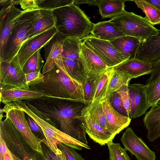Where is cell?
I'll return each instance as SVG.
<instances>
[{
  "mask_svg": "<svg viewBox=\"0 0 160 160\" xmlns=\"http://www.w3.org/2000/svg\"><path fill=\"white\" fill-rule=\"evenodd\" d=\"M63 36L57 32L51 39L44 47L46 62L42 68L43 74L50 71L55 65V61L61 54Z\"/></svg>",
  "mask_w": 160,
  "mask_h": 160,
  "instance_id": "19",
  "label": "cell"
},
{
  "mask_svg": "<svg viewBox=\"0 0 160 160\" xmlns=\"http://www.w3.org/2000/svg\"><path fill=\"white\" fill-rule=\"evenodd\" d=\"M108 160H110L109 159Z\"/></svg>",
  "mask_w": 160,
  "mask_h": 160,
  "instance_id": "53",
  "label": "cell"
},
{
  "mask_svg": "<svg viewBox=\"0 0 160 160\" xmlns=\"http://www.w3.org/2000/svg\"><path fill=\"white\" fill-rule=\"evenodd\" d=\"M4 160H22L13 154L8 148Z\"/></svg>",
  "mask_w": 160,
  "mask_h": 160,
  "instance_id": "49",
  "label": "cell"
},
{
  "mask_svg": "<svg viewBox=\"0 0 160 160\" xmlns=\"http://www.w3.org/2000/svg\"><path fill=\"white\" fill-rule=\"evenodd\" d=\"M160 11V0H145Z\"/></svg>",
  "mask_w": 160,
  "mask_h": 160,
  "instance_id": "50",
  "label": "cell"
},
{
  "mask_svg": "<svg viewBox=\"0 0 160 160\" xmlns=\"http://www.w3.org/2000/svg\"><path fill=\"white\" fill-rule=\"evenodd\" d=\"M44 75L41 72H34L25 74L27 84L30 86L42 82Z\"/></svg>",
  "mask_w": 160,
  "mask_h": 160,
  "instance_id": "42",
  "label": "cell"
},
{
  "mask_svg": "<svg viewBox=\"0 0 160 160\" xmlns=\"http://www.w3.org/2000/svg\"><path fill=\"white\" fill-rule=\"evenodd\" d=\"M57 32L56 27L54 26L26 41L23 44L17 54L22 68L28 59L37 51L44 47Z\"/></svg>",
  "mask_w": 160,
  "mask_h": 160,
  "instance_id": "13",
  "label": "cell"
},
{
  "mask_svg": "<svg viewBox=\"0 0 160 160\" xmlns=\"http://www.w3.org/2000/svg\"><path fill=\"white\" fill-rule=\"evenodd\" d=\"M0 85L30 89L17 54L10 61L0 60Z\"/></svg>",
  "mask_w": 160,
  "mask_h": 160,
  "instance_id": "10",
  "label": "cell"
},
{
  "mask_svg": "<svg viewBox=\"0 0 160 160\" xmlns=\"http://www.w3.org/2000/svg\"><path fill=\"white\" fill-rule=\"evenodd\" d=\"M136 58L152 64L160 58V30L142 43Z\"/></svg>",
  "mask_w": 160,
  "mask_h": 160,
  "instance_id": "22",
  "label": "cell"
},
{
  "mask_svg": "<svg viewBox=\"0 0 160 160\" xmlns=\"http://www.w3.org/2000/svg\"><path fill=\"white\" fill-rule=\"evenodd\" d=\"M110 42L117 50L129 59L136 58L142 43L137 38L128 36L120 37Z\"/></svg>",
  "mask_w": 160,
  "mask_h": 160,
  "instance_id": "24",
  "label": "cell"
},
{
  "mask_svg": "<svg viewBox=\"0 0 160 160\" xmlns=\"http://www.w3.org/2000/svg\"><path fill=\"white\" fill-rule=\"evenodd\" d=\"M94 80H87L83 84V92L84 104H89L93 98V81Z\"/></svg>",
  "mask_w": 160,
  "mask_h": 160,
  "instance_id": "40",
  "label": "cell"
},
{
  "mask_svg": "<svg viewBox=\"0 0 160 160\" xmlns=\"http://www.w3.org/2000/svg\"><path fill=\"white\" fill-rule=\"evenodd\" d=\"M101 1L102 0H74V3L76 5L87 4L89 5H95L98 6Z\"/></svg>",
  "mask_w": 160,
  "mask_h": 160,
  "instance_id": "48",
  "label": "cell"
},
{
  "mask_svg": "<svg viewBox=\"0 0 160 160\" xmlns=\"http://www.w3.org/2000/svg\"><path fill=\"white\" fill-rule=\"evenodd\" d=\"M100 101L106 118L108 131L116 136L129 126L131 118L117 112L112 107L108 98Z\"/></svg>",
  "mask_w": 160,
  "mask_h": 160,
  "instance_id": "16",
  "label": "cell"
},
{
  "mask_svg": "<svg viewBox=\"0 0 160 160\" xmlns=\"http://www.w3.org/2000/svg\"><path fill=\"white\" fill-rule=\"evenodd\" d=\"M82 43L98 56L109 68L115 67L129 59L118 51L110 41L89 36L81 40Z\"/></svg>",
  "mask_w": 160,
  "mask_h": 160,
  "instance_id": "8",
  "label": "cell"
},
{
  "mask_svg": "<svg viewBox=\"0 0 160 160\" xmlns=\"http://www.w3.org/2000/svg\"><path fill=\"white\" fill-rule=\"evenodd\" d=\"M82 43L77 37H68L63 39L62 56L66 58L78 60L82 50Z\"/></svg>",
  "mask_w": 160,
  "mask_h": 160,
  "instance_id": "29",
  "label": "cell"
},
{
  "mask_svg": "<svg viewBox=\"0 0 160 160\" xmlns=\"http://www.w3.org/2000/svg\"><path fill=\"white\" fill-rule=\"evenodd\" d=\"M38 10L27 11L17 19L0 52V60L11 61L18 54L23 44L27 40L28 33L32 27Z\"/></svg>",
  "mask_w": 160,
  "mask_h": 160,
  "instance_id": "5",
  "label": "cell"
},
{
  "mask_svg": "<svg viewBox=\"0 0 160 160\" xmlns=\"http://www.w3.org/2000/svg\"><path fill=\"white\" fill-rule=\"evenodd\" d=\"M152 64L153 71L147 81V84H150L160 77V58Z\"/></svg>",
  "mask_w": 160,
  "mask_h": 160,
  "instance_id": "43",
  "label": "cell"
},
{
  "mask_svg": "<svg viewBox=\"0 0 160 160\" xmlns=\"http://www.w3.org/2000/svg\"><path fill=\"white\" fill-rule=\"evenodd\" d=\"M90 33L95 38L108 41L126 36L109 20L94 24Z\"/></svg>",
  "mask_w": 160,
  "mask_h": 160,
  "instance_id": "25",
  "label": "cell"
},
{
  "mask_svg": "<svg viewBox=\"0 0 160 160\" xmlns=\"http://www.w3.org/2000/svg\"><path fill=\"white\" fill-rule=\"evenodd\" d=\"M114 68L126 72L132 78L151 74L153 71L152 63L136 58L127 60Z\"/></svg>",
  "mask_w": 160,
  "mask_h": 160,
  "instance_id": "20",
  "label": "cell"
},
{
  "mask_svg": "<svg viewBox=\"0 0 160 160\" xmlns=\"http://www.w3.org/2000/svg\"><path fill=\"white\" fill-rule=\"evenodd\" d=\"M132 79V78L126 72L115 69L114 74L111 79L108 88L100 100H103L112 93L116 92L124 85L129 83Z\"/></svg>",
  "mask_w": 160,
  "mask_h": 160,
  "instance_id": "30",
  "label": "cell"
},
{
  "mask_svg": "<svg viewBox=\"0 0 160 160\" xmlns=\"http://www.w3.org/2000/svg\"><path fill=\"white\" fill-rule=\"evenodd\" d=\"M79 69L87 80H94L109 68L92 50L82 43L78 60Z\"/></svg>",
  "mask_w": 160,
  "mask_h": 160,
  "instance_id": "11",
  "label": "cell"
},
{
  "mask_svg": "<svg viewBox=\"0 0 160 160\" xmlns=\"http://www.w3.org/2000/svg\"><path fill=\"white\" fill-rule=\"evenodd\" d=\"M158 104H159V105H160V100L159 101V102H158Z\"/></svg>",
  "mask_w": 160,
  "mask_h": 160,
  "instance_id": "52",
  "label": "cell"
},
{
  "mask_svg": "<svg viewBox=\"0 0 160 160\" xmlns=\"http://www.w3.org/2000/svg\"><path fill=\"white\" fill-rule=\"evenodd\" d=\"M58 147L62 152L67 160H85L82 155L76 151L75 149L66 146L62 143L59 144Z\"/></svg>",
  "mask_w": 160,
  "mask_h": 160,
  "instance_id": "39",
  "label": "cell"
},
{
  "mask_svg": "<svg viewBox=\"0 0 160 160\" xmlns=\"http://www.w3.org/2000/svg\"><path fill=\"white\" fill-rule=\"evenodd\" d=\"M114 67L109 68L93 81V98L92 102L100 100L105 94L114 72Z\"/></svg>",
  "mask_w": 160,
  "mask_h": 160,
  "instance_id": "28",
  "label": "cell"
},
{
  "mask_svg": "<svg viewBox=\"0 0 160 160\" xmlns=\"http://www.w3.org/2000/svg\"><path fill=\"white\" fill-rule=\"evenodd\" d=\"M106 98L108 99L112 106L117 112L123 115L128 117L121 98L116 92L112 93Z\"/></svg>",
  "mask_w": 160,
  "mask_h": 160,
  "instance_id": "38",
  "label": "cell"
},
{
  "mask_svg": "<svg viewBox=\"0 0 160 160\" xmlns=\"http://www.w3.org/2000/svg\"><path fill=\"white\" fill-rule=\"evenodd\" d=\"M81 114L88 115L102 128L108 131L106 118L100 100L95 101L85 106Z\"/></svg>",
  "mask_w": 160,
  "mask_h": 160,
  "instance_id": "26",
  "label": "cell"
},
{
  "mask_svg": "<svg viewBox=\"0 0 160 160\" xmlns=\"http://www.w3.org/2000/svg\"><path fill=\"white\" fill-rule=\"evenodd\" d=\"M109 21L126 36L137 38L142 43L157 34L160 30L144 18L126 10Z\"/></svg>",
  "mask_w": 160,
  "mask_h": 160,
  "instance_id": "6",
  "label": "cell"
},
{
  "mask_svg": "<svg viewBox=\"0 0 160 160\" xmlns=\"http://www.w3.org/2000/svg\"><path fill=\"white\" fill-rule=\"evenodd\" d=\"M79 118L86 133L95 142L102 146L114 138L115 135L103 129L88 115L81 114Z\"/></svg>",
  "mask_w": 160,
  "mask_h": 160,
  "instance_id": "18",
  "label": "cell"
},
{
  "mask_svg": "<svg viewBox=\"0 0 160 160\" xmlns=\"http://www.w3.org/2000/svg\"><path fill=\"white\" fill-rule=\"evenodd\" d=\"M109 152L110 160H131L127 152V150L118 143L112 141L107 144Z\"/></svg>",
  "mask_w": 160,
  "mask_h": 160,
  "instance_id": "35",
  "label": "cell"
},
{
  "mask_svg": "<svg viewBox=\"0 0 160 160\" xmlns=\"http://www.w3.org/2000/svg\"><path fill=\"white\" fill-rule=\"evenodd\" d=\"M46 96L41 92L31 89H22L0 85L1 102L5 105L14 102L31 100Z\"/></svg>",
  "mask_w": 160,
  "mask_h": 160,
  "instance_id": "17",
  "label": "cell"
},
{
  "mask_svg": "<svg viewBox=\"0 0 160 160\" xmlns=\"http://www.w3.org/2000/svg\"><path fill=\"white\" fill-rule=\"evenodd\" d=\"M0 135L9 150L22 160H34L36 152L28 144L7 117L0 121Z\"/></svg>",
  "mask_w": 160,
  "mask_h": 160,
  "instance_id": "7",
  "label": "cell"
},
{
  "mask_svg": "<svg viewBox=\"0 0 160 160\" xmlns=\"http://www.w3.org/2000/svg\"><path fill=\"white\" fill-rule=\"evenodd\" d=\"M62 57L64 66L68 74L83 84L87 79L83 76L79 69L78 60L69 59L62 56Z\"/></svg>",
  "mask_w": 160,
  "mask_h": 160,
  "instance_id": "32",
  "label": "cell"
},
{
  "mask_svg": "<svg viewBox=\"0 0 160 160\" xmlns=\"http://www.w3.org/2000/svg\"><path fill=\"white\" fill-rule=\"evenodd\" d=\"M29 146L35 151L43 154L42 140L33 133L25 117V113L20 109L5 105L2 109Z\"/></svg>",
  "mask_w": 160,
  "mask_h": 160,
  "instance_id": "9",
  "label": "cell"
},
{
  "mask_svg": "<svg viewBox=\"0 0 160 160\" xmlns=\"http://www.w3.org/2000/svg\"><path fill=\"white\" fill-rule=\"evenodd\" d=\"M27 120L30 129L33 133L34 132L36 134H41L44 136L41 127L32 118L27 114Z\"/></svg>",
  "mask_w": 160,
  "mask_h": 160,
  "instance_id": "45",
  "label": "cell"
},
{
  "mask_svg": "<svg viewBox=\"0 0 160 160\" xmlns=\"http://www.w3.org/2000/svg\"><path fill=\"white\" fill-rule=\"evenodd\" d=\"M55 26L52 10L39 9L31 28L28 33L27 40Z\"/></svg>",
  "mask_w": 160,
  "mask_h": 160,
  "instance_id": "21",
  "label": "cell"
},
{
  "mask_svg": "<svg viewBox=\"0 0 160 160\" xmlns=\"http://www.w3.org/2000/svg\"><path fill=\"white\" fill-rule=\"evenodd\" d=\"M45 145L42 146V150L43 154L48 160H67L64 153L59 148L57 154H55L46 145Z\"/></svg>",
  "mask_w": 160,
  "mask_h": 160,
  "instance_id": "41",
  "label": "cell"
},
{
  "mask_svg": "<svg viewBox=\"0 0 160 160\" xmlns=\"http://www.w3.org/2000/svg\"><path fill=\"white\" fill-rule=\"evenodd\" d=\"M121 140L125 148L138 160H155V152L136 134L131 128L126 129Z\"/></svg>",
  "mask_w": 160,
  "mask_h": 160,
  "instance_id": "12",
  "label": "cell"
},
{
  "mask_svg": "<svg viewBox=\"0 0 160 160\" xmlns=\"http://www.w3.org/2000/svg\"><path fill=\"white\" fill-rule=\"evenodd\" d=\"M123 0H102L98 6L102 18H113L121 14L125 10Z\"/></svg>",
  "mask_w": 160,
  "mask_h": 160,
  "instance_id": "27",
  "label": "cell"
},
{
  "mask_svg": "<svg viewBox=\"0 0 160 160\" xmlns=\"http://www.w3.org/2000/svg\"><path fill=\"white\" fill-rule=\"evenodd\" d=\"M28 11L20 10L12 5L6 8L0 9V52L10 34L17 19Z\"/></svg>",
  "mask_w": 160,
  "mask_h": 160,
  "instance_id": "15",
  "label": "cell"
},
{
  "mask_svg": "<svg viewBox=\"0 0 160 160\" xmlns=\"http://www.w3.org/2000/svg\"><path fill=\"white\" fill-rule=\"evenodd\" d=\"M55 26L64 38L77 37L82 40L89 36L94 23L74 3L52 10Z\"/></svg>",
  "mask_w": 160,
  "mask_h": 160,
  "instance_id": "3",
  "label": "cell"
},
{
  "mask_svg": "<svg viewBox=\"0 0 160 160\" xmlns=\"http://www.w3.org/2000/svg\"><path fill=\"white\" fill-rule=\"evenodd\" d=\"M34 160H48L44 154L36 152L35 154V158Z\"/></svg>",
  "mask_w": 160,
  "mask_h": 160,
  "instance_id": "51",
  "label": "cell"
},
{
  "mask_svg": "<svg viewBox=\"0 0 160 160\" xmlns=\"http://www.w3.org/2000/svg\"><path fill=\"white\" fill-rule=\"evenodd\" d=\"M8 149L3 139L0 135V160H4Z\"/></svg>",
  "mask_w": 160,
  "mask_h": 160,
  "instance_id": "47",
  "label": "cell"
},
{
  "mask_svg": "<svg viewBox=\"0 0 160 160\" xmlns=\"http://www.w3.org/2000/svg\"><path fill=\"white\" fill-rule=\"evenodd\" d=\"M19 4L24 11L39 9L37 0H21Z\"/></svg>",
  "mask_w": 160,
  "mask_h": 160,
  "instance_id": "44",
  "label": "cell"
},
{
  "mask_svg": "<svg viewBox=\"0 0 160 160\" xmlns=\"http://www.w3.org/2000/svg\"><path fill=\"white\" fill-rule=\"evenodd\" d=\"M146 89V85L140 83L132 84L128 86L132 102L129 117L131 119L142 116L151 107L147 98Z\"/></svg>",
  "mask_w": 160,
  "mask_h": 160,
  "instance_id": "14",
  "label": "cell"
},
{
  "mask_svg": "<svg viewBox=\"0 0 160 160\" xmlns=\"http://www.w3.org/2000/svg\"><path fill=\"white\" fill-rule=\"evenodd\" d=\"M25 101L48 115L59 130L88 145L86 132L79 118L86 106L84 103L48 96Z\"/></svg>",
  "mask_w": 160,
  "mask_h": 160,
  "instance_id": "1",
  "label": "cell"
},
{
  "mask_svg": "<svg viewBox=\"0 0 160 160\" xmlns=\"http://www.w3.org/2000/svg\"><path fill=\"white\" fill-rule=\"evenodd\" d=\"M137 7L145 13V19L154 26L160 25V11L145 0L134 1Z\"/></svg>",
  "mask_w": 160,
  "mask_h": 160,
  "instance_id": "31",
  "label": "cell"
},
{
  "mask_svg": "<svg viewBox=\"0 0 160 160\" xmlns=\"http://www.w3.org/2000/svg\"><path fill=\"white\" fill-rule=\"evenodd\" d=\"M21 0H1L0 1V9L7 8L10 6L19 4Z\"/></svg>",
  "mask_w": 160,
  "mask_h": 160,
  "instance_id": "46",
  "label": "cell"
},
{
  "mask_svg": "<svg viewBox=\"0 0 160 160\" xmlns=\"http://www.w3.org/2000/svg\"><path fill=\"white\" fill-rule=\"evenodd\" d=\"M40 52V50L37 51L26 62L22 68L25 74L32 72H40L44 61Z\"/></svg>",
  "mask_w": 160,
  "mask_h": 160,
  "instance_id": "33",
  "label": "cell"
},
{
  "mask_svg": "<svg viewBox=\"0 0 160 160\" xmlns=\"http://www.w3.org/2000/svg\"><path fill=\"white\" fill-rule=\"evenodd\" d=\"M143 119L144 126L147 130V138L151 142L160 137V105L151 107Z\"/></svg>",
  "mask_w": 160,
  "mask_h": 160,
  "instance_id": "23",
  "label": "cell"
},
{
  "mask_svg": "<svg viewBox=\"0 0 160 160\" xmlns=\"http://www.w3.org/2000/svg\"><path fill=\"white\" fill-rule=\"evenodd\" d=\"M56 65L44 74L42 81L30 86L31 90L46 95L84 103L83 84L71 77L64 66L61 54Z\"/></svg>",
  "mask_w": 160,
  "mask_h": 160,
  "instance_id": "2",
  "label": "cell"
},
{
  "mask_svg": "<svg viewBox=\"0 0 160 160\" xmlns=\"http://www.w3.org/2000/svg\"><path fill=\"white\" fill-rule=\"evenodd\" d=\"M39 9L52 10L69 5L74 2V0H37Z\"/></svg>",
  "mask_w": 160,
  "mask_h": 160,
  "instance_id": "36",
  "label": "cell"
},
{
  "mask_svg": "<svg viewBox=\"0 0 160 160\" xmlns=\"http://www.w3.org/2000/svg\"><path fill=\"white\" fill-rule=\"evenodd\" d=\"M8 105L21 109L36 122L41 127L45 137L42 139V142L55 154L59 149V143L79 150L82 148L90 149L88 145L78 141L38 117L27 106L25 101L14 102Z\"/></svg>",
  "mask_w": 160,
  "mask_h": 160,
  "instance_id": "4",
  "label": "cell"
},
{
  "mask_svg": "<svg viewBox=\"0 0 160 160\" xmlns=\"http://www.w3.org/2000/svg\"><path fill=\"white\" fill-rule=\"evenodd\" d=\"M128 85L129 83L124 85L116 92L120 96L127 116L129 117L131 108L132 102L128 92Z\"/></svg>",
  "mask_w": 160,
  "mask_h": 160,
  "instance_id": "37",
  "label": "cell"
},
{
  "mask_svg": "<svg viewBox=\"0 0 160 160\" xmlns=\"http://www.w3.org/2000/svg\"><path fill=\"white\" fill-rule=\"evenodd\" d=\"M146 85V93L151 107L158 104L160 100V77Z\"/></svg>",
  "mask_w": 160,
  "mask_h": 160,
  "instance_id": "34",
  "label": "cell"
}]
</instances>
